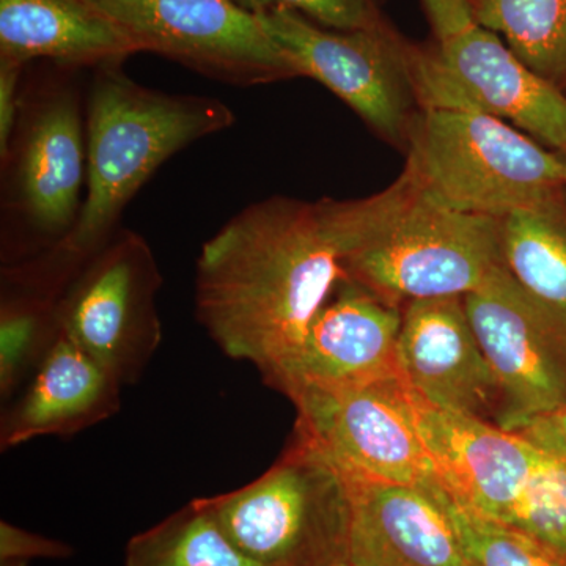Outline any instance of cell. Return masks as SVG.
<instances>
[{
    "mask_svg": "<svg viewBox=\"0 0 566 566\" xmlns=\"http://www.w3.org/2000/svg\"><path fill=\"white\" fill-rule=\"evenodd\" d=\"M453 2L458 3L460 0H423V6L428 17H431V14L441 13V11L455 6Z\"/></svg>",
    "mask_w": 566,
    "mask_h": 566,
    "instance_id": "83f0119b",
    "label": "cell"
},
{
    "mask_svg": "<svg viewBox=\"0 0 566 566\" xmlns=\"http://www.w3.org/2000/svg\"><path fill=\"white\" fill-rule=\"evenodd\" d=\"M7 210L43 245L61 244L80 219L87 180V140L81 103L70 81L51 80L21 93L9 153Z\"/></svg>",
    "mask_w": 566,
    "mask_h": 566,
    "instance_id": "7c38bea8",
    "label": "cell"
},
{
    "mask_svg": "<svg viewBox=\"0 0 566 566\" xmlns=\"http://www.w3.org/2000/svg\"><path fill=\"white\" fill-rule=\"evenodd\" d=\"M123 566H263L244 554L200 499L189 502L126 546Z\"/></svg>",
    "mask_w": 566,
    "mask_h": 566,
    "instance_id": "7402d4cb",
    "label": "cell"
},
{
    "mask_svg": "<svg viewBox=\"0 0 566 566\" xmlns=\"http://www.w3.org/2000/svg\"><path fill=\"white\" fill-rule=\"evenodd\" d=\"M25 65L0 59V159L9 153L21 103V77Z\"/></svg>",
    "mask_w": 566,
    "mask_h": 566,
    "instance_id": "484cf974",
    "label": "cell"
},
{
    "mask_svg": "<svg viewBox=\"0 0 566 566\" xmlns=\"http://www.w3.org/2000/svg\"><path fill=\"white\" fill-rule=\"evenodd\" d=\"M238 6L260 14L289 9L329 31L352 32L387 24L381 0H234Z\"/></svg>",
    "mask_w": 566,
    "mask_h": 566,
    "instance_id": "cb8c5ba5",
    "label": "cell"
},
{
    "mask_svg": "<svg viewBox=\"0 0 566 566\" xmlns=\"http://www.w3.org/2000/svg\"><path fill=\"white\" fill-rule=\"evenodd\" d=\"M408 144L420 191L452 210L504 219L566 189V156L479 107H420Z\"/></svg>",
    "mask_w": 566,
    "mask_h": 566,
    "instance_id": "277c9868",
    "label": "cell"
},
{
    "mask_svg": "<svg viewBox=\"0 0 566 566\" xmlns=\"http://www.w3.org/2000/svg\"><path fill=\"white\" fill-rule=\"evenodd\" d=\"M2 566H28V562H22V560L2 562Z\"/></svg>",
    "mask_w": 566,
    "mask_h": 566,
    "instance_id": "f1b7e54d",
    "label": "cell"
},
{
    "mask_svg": "<svg viewBox=\"0 0 566 566\" xmlns=\"http://www.w3.org/2000/svg\"><path fill=\"white\" fill-rule=\"evenodd\" d=\"M438 495L471 566H566V557L556 551L472 512L447 493L444 486L439 488Z\"/></svg>",
    "mask_w": 566,
    "mask_h": 566,
    "instance_id": "603a6c76",
    "label": "cell"
},
{
    "mask_svg": "<svg viewBox=\"0 0 566 566\" xmlns=\"http://www.w3.org/2000/svg\"><path fill=\"white\" fill-rule=\"evenodd\" d=\"M74 271L51 253L2 271L0 397L9 401L31 378L59 333L57 305Z\"/></svg>",
    "mask_w": 566,
    "mask_h": 566,
    "instance_id": "d6986e66",
    "label": "cell"
},
{
    "mask_svg": "<svg viewBox=\"0 0 566 566\" xmlns=\"http://www.w3.org/2000/svg\"><path fill=\"white\" fill-rule=\"evenodd\" d=\"M502 266V219L452 210L420 189L344 260L349 281L398 307L463 297Z\"/></svg>",
    "mask_w": 566,
    "mask_h": 566,
    "instance_id": "8992f818",
    "label": "cell"
},
{
    "mask_svg": "<svg viewBox=\"0 0 566 566\" xmlns=\"http://www.w3.org/2000/svg\"><path fill=\"white\" fill-rule=\"evenodd\" d=\"M285 52L297 76L322 82L382 139L409 140L415 107L417 46L392 25L365 31H329L303 14L274 9L256 14Z\"/></svg>",
    "mask_w": 566,
    "mask_h": 566,
    "instance_id": "52a82bcc",
    "label": "cell"
},
{
    "mask_svg": "<svg viewBox=\"0 0 566 566\" xmlns=\"http://www.w3.org/2000/svg\"><path fill=\"white\" fill-rule=\"evenodd\" d=\"M200 502L234 545L263 566H348L345 475L297 434L259 479Z\"/></svg>",
    "mask_w": 566,
    "mask_h": 566,
    "instance_id": "5b68a950",
    "label": "cell"
},
{
    "mask_svg": "<svg viewBox=\"0 0 566 566\" xmlns=\"http://www.w3.org/2000/svg\"><path fill=\"white\" fill-rule=\"evenodd\" d=\"M398 363L406 385L428 403L495 424L501 392L463 297L405 304Z\"/></svg>",
    "mask_w": 566,
    "mask_h": 566,
    "instance_id": "9a60e30c",
    "label": "cell"
},
{
    "mask_svg": "<svg viewBox=\"0 0 566 566\" xmlns=\"http://www.w3.org/2000/svg\"><path fill=\"white\" fill-rule=\"evenodd\" d=\"M480 25L502 35L536 76L566 95V0H469Z\"/></svg>",
    "mask_w": 566,
    "mask_h": 566,
    "instance_id": "44dd1931",
    "label": "cell"
},
{
    "mask_svg": "<svg viewBox=\"0 0 566 566\" xmlns=\"http://www.w3.org/2000/svg\"><path fill=\"white\" fill-rule=\"evenodd\" d=\"M139 52L252 87L297 77L262 21L234 0H91Z\"/></svg>",
    "mask_w": 566,
    "mask_h": 566,
    "instance_id": "8fae6325",
    "label": "cell"
},
{
    "mask_svg": "<svg viewBox=\"0 0 566 566\" xmlns=\"http://www.w3.org/2000/svg\"><path fill=\"white\" fill-rule=\"evenodd\" d=\"M136 44L91 0H0V59L63 69L122 65Z\"/></svg>",
    "mask_w": 566,
    "mask_h": 566,
    "instance_id": "ac0fdd59",
    "label": "cell"
},
{
    "mask_svg": "<svg viewBox=\"0 0 566 566\" xmlns=\"http://www.w3.org/2000/svg\"><path fill=\"white\" fill-rule=\"evenodd\" d=\"M434 35L433 50L417 48L420 107H479L566 156L564 93L536 76L472 14Z\"/></svg>",
    "mask_w": 566,
    "mask_h": 566,
    "instance_id": "30bf717a",
    "label": "cell"
},
{
    "mask_svg": "<svg viewBox=\"0 0 566 566\" xmlns=\"http://www.w3.org/2000/svg\"><path fill=\"white\" fill-rule=\"evenodd\" d=\"M71 556V547L55 539L32 534L13 526V524L0 523V560H22L29 558H66Z\"/></svg>",
    "mask_w": 566,
    "mask_h": 566,
    "instance_id": "d4e9b609",
    "label": "cell"
},
{
    "mask_svg": "<svg viewBox=\"0 0 566 566\" xmlns=\"http://www.w3.org/2000/svg\"><path fill=\"white\" fill-rule=\"evenodd\" d=\"M401 322L403 307L344 277L308 327L292 367L271 387L292 398L304 390L403 379L398 363Z\"/></svg>",
    "mask_w": 566,
    "mask_h": 566,
    "instance_id": "5bb4252c",
    "label": "cell"
},
{
    "mask_svg": "<svg viewBox=\"0 0 566 566\" xmlns=\"http://www.w3.org/2000/svg\"><path fill=\"white\" fill-rule=\"evenodd\" d=\"M520 433L527 436L531 441L538 446L566 453V406L556 415L536 420Z\"/></svg>",
    "mask_w": 566,
    "mask_h": 566,
    "instance_id": "4316f807",
    "label": "cell"
},
{
    "mask_svg": "<svg viewBox=\"0 0 566 566\" xmlns=\"http://www.w3.org/2000/svg\"><path fill=\"white\" fill-rule=\"evenodd\" d=\"M163 275L145 238L117 233L85 262L57 305V326L122 386L139 381L163 340Z\"/></svg>",
    "mask_w": 566,
    "mask_h": 566,
    "instance_id": "ba28073f",
    "label": "cell"
},
{
    "mask_svg": "<svg viewBox=\"0 0 566 566\" xmlns=\"http://www.w3.org/2000/svg\"><path fill=\"white\" fill-rule=\"evenodd\" d=\"M234 125L233 111L210 96L170 95L95 69L87 106V196L76 226L55 248L92 259L117 233L126 205L170 156Z\"/></svg>",
    "mask_w": 566,
    "mask_h": 566,
    "instance_id": "7a4b0ae2",
    "label": "cell"
},
{
    "mask_svg": "<svg viewBox=\"0 0 566 566\" xmlns=\"http://www.w3.org/2000/svg\"><path fill=\"white\" fill-rule=\"evenodd\" d=\"M502 251L524 289L566 312V189L502 219Z\"/></svg>",
    "mask_w": 566,
    "mask_h": 566,
    "instance_id": "ffe728a7",
    "label": "cell"
},
{
    "mask_svg": "<svg viewBox=\"0 0 566 566\" xmlns=\"http://www.w3.org/2000/svg\"><path fill=\"white\" fill-rule=\"evenodd\" d=\"M290 400L297 411L294 434L342 474L428 490L442 485L409 409L405 379L304 390Z\"/></svg>",
    "mask_w": 566,
    "mask_h": 566,
    "instance_id": "4fadbf2b",
    "label": "cell"
},
{
    "mask_svg": "<svg viewBox=\"0 0 566 566\" xmlns=\"http://www.w3.org/2000/svg\"><path fill=\"white\" fill-rule=\"evenodd\" d=\"M497 381L495 424L523 431L566 406V312L539 300L506 266L463 296Z\"/></svg>",
    "mask_w": 566,
    "mask_h": 566,
    "instance_id": "9c48e42d",
    "label": "cell"
},
{
    "mask_svg": "<svg viewBox=\"0 0 566 566\" xmlns=\"http://www.w3.org/2000/svg\"><path fill=\"white\" fill-rule=\"evenodd\" d=\"M406 398L447 493L566 557V453L438 408L408 385Z\"/></svg>",
    "mask_w": 566,
    "mask_h": 566,
    "instance_id": "3957f363",
    "label": "cell"
},
{
    "mask_svg": "<svg viewBox=\"0 0 566 566\" xmlns=\"http://www.w3.org/2000/svg\"><path fill=\"white\" fill-rule=\"evenodd\" d=\"M348 566H471L439 488L346 476Z\"/></svg>",
    "mask_w": 566,
    "mask_h": 566,
    "instance_id": "2e32d148",
    "label": "cell"
},
{
    "mask_svg": "<svg viewBox=\"0 0 566 566\" xmlns=\"http://www.w3.org/2000/svg\"><path fill=\"white\" fill-rule=\"evenodd\" d=\"M360 200L271 197L238 212L203 244L196 318L223 354L273 386L301 352L363 232Z\"/></svg>",
    "mask_w": 566,
    "mask_h": 566,
    "instance_id": "6da1fadb",
    "label": "cell"
},
{
    "mask_svg": "<svg viewBox=\"0 0 566 566\" xmlns=\"http://www.w3.org/2000/svg\"><path fill=\"white\" fill-rule=\"evenodd\" d=\"M122 385L59 329L0 423L2 452L41 438L73 436L117 415Z\"/></svg>",
    "mask_w": 566,
    "mask_h": 566,
    "instance_id": "e0dca14e",
    "label": "cell"
}]
</instances>
